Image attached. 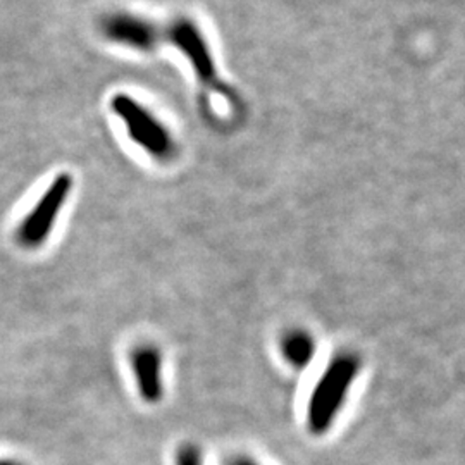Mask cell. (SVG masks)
Here are the masks:
<instances>
[{
    "label": "cell",
    "mask_w": 465,
    "mask_h": 465,
    "mask_svg": "<svg viewBox=\"0 0 465 465\" xmlns=\"http://www.w3.org/2000/svg\"><path fill=\"white\" fill-rule=\"evenodd\" d=\"M361 371V359L353 353H341L332 359L316 384V390L309 401L307 422L311 431L322 434L328 431L343 401L349 395V388Z\"/></svg>",
    "instance_id": "obj_1"
},
{
    "label": "cell",
    "mask_w": 465,
    "mask_h": 465,
    "mask_svg": "<svg viewBox=\"0 0 465 465\" xmlns=\"http://www.w3.org/2000/svg\"><path fill=\"white\" fill-rule=\"evenodd\" d=\"M111 107L114 114L121 117L126 126V134L138 147L149 152L152 157L159 161H169L174 157V138L149 109L126 94L114 95L111 100Z\"/></svg>",
    "instance_id": "obj_2"
},
{
    "label": "cell",
    "mask_w": 465,
    "mask_h": 465,
    "mask_svg": "<svg viewBox=\"0 0 465 465\" xmlns=\"http://www.w3.org/2000/svg\"><path fill=\"white\" fill-rule=\"evenodd\" d=\"M73 188V178L63 173L59 174L42 199L36 202L32 213L23 219L21 226L17 228V242L26 249H36L44 245L55 226V221L61 214L67 197Z\"/></svg>",
    "instance_id": "obj_3"
},
{
    "label": "cell",
    "mask_w": 465,
    "mask_h": 465,
    "mask_svg": "<svg viewBox=\"0 0 465 465\" xmlns=\"http://www.w3.org/2000/svg\"><path fill=\"white\" fill-rule=\"evenodd\" d=\"M171 40L178 49L183 52L184 57L190 61L202 84L207 88L228 94V90L223 88V84L217 78L216 64L213 61L209 45L200 32L199 26L193 21L190 19L176 21L174 26L171 28Z\"/></svg>",
    "instance_id": "obj_4"
},
{
    "label": "cell",
    "mask_w": 465,
    "mask_h": 465,
    "mask_svg": "<svg viewBox=\"0 0 465 465\" xmlns=\"http://www.w3.org/2000/svg\"><path fill=\"white\" fill-rule=\"evenodd\" d=\"M102 34L114 44L142 52L155 49L159 42V30L152 21L128 13H116L105 17L102 21Z\"/></svg>",
    "instance_id": "obj_5"
},
{
    "label": "cell",
    "mask_w": 465,
    "mask_h": 465,
    "mask_svg": "<svg viewBox=\"0 0 465 465\" xmlns=\"http://www.w3.org/2000/svg\"><path fill=\"white\" fill-rule=\"evenodd\" d=\"M134 376L142 399L147 403H157L164 395V380H163V353L153 345H142L134 350Z\"/></svg>",
    "instance_id": "obj_6"
},
{
    "label": "cell",
    "mask_w": 465,
    "mask_h": 465,
    "mask_svg": "<svg viewBox=\"0 0 465 465\" xmlns=\"http://www.w3.org/2000/svg\"><path fill=\"white\" fill-rule=\"evenodd\" d=\"M282 353L286 361L295 367H305L316 353V345L312 336L307 332H290L282 341Z\"/></svg>",
    "instance_id": "obj_7"
},
{
    "label": "cell",
    "mask_w": 465,
    "mask_h": 465,
    "mask_svg": "<svg viewBox=\"0 0 465 465\" xmlns=\"http://www.w3.org/2000/svg\"><path fill=\"white\" fill-rule=\"evenodd\" d=\"M178 465H203L202 451L193 443H184L178 451Z\"/></svg>",
    "instance_id": "obj_8"
},
{
    "label": "cell",
    "mask_w": 465,
    "mask_h": 465,
    "mask_svg": "<svg viewBox=\"0 0 465 465\" xmlns=\"http://www.w3.org/2000/svg\"><path fill=\"white\" fill-rule=\"evenodd\" d=\"M230 465H257L255 462H252L247 457H238L230 462Z\"/></svg>",
    "instance_id": "obj_9"
},
{
    "label": "cell",
    "mask_w": 465,
    "mask_h": 465,
    "mask_svg": "<svg viewBox=\"0 0 465 465\" xmlns=\"http://www.w3.org/2000/svg\"><path fill=\"white\" fill-rule=\"evenodd\" d=\"M0 465H23L16 462V460H0Z\"/></svg>",
    "instance_id": "obj_10"
}]
</instances>
